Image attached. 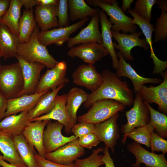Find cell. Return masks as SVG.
<instances>
[{
    "label": "cell",
    "mask_w": 167,
    "mask_h": 167,
    "mask_svg": "<svg viewBox=\"0 0 167 167\" xmlns=\"http://www.w3.org/2000/svg\"><path fill=\"white\" fill-rule=\"evenodd\" d=\"M101 74L102 83L95 91L89 94L84 104L85 108L90 107L96 101L103 99L114 100L125 106L133 105L134 100L133 92L126 81L121 80L115 73L108 70L103 71Z\"/></svg>",
    "instance_id": "1"
},
{
    "label": "cell",
    "mask_w": 167,
    "mask_h": 167,
    "mask_svg": "<svg viewBox=\"0 0 167 167\" xmlns=\"http://www.w3.org/2000/svg\"><path fill=\"white\" fill-rule=\"evenodd\" d=\"M40 28L37 26L27 42L20 43L17 54L25 61L30 62H37L44 65L48 68L54 67L59 62L50 54L46 46L38 40Z\"/></svg>",
    "instance_id": "2"
},
{
    "label": "cell",
    "mask_w": 167,
    "mask_h": 167,
    "mask_svg": "<svg viewBox=\"0 0 167 167\" xmlns=\"http://www.w3.org/2000/svg\"><path fill=\"white\" fill-rule=\"evenodd\" d=\"M89 4L99 7L109 16V21L113 24L111 29L123 33H132L137 31V26L133 21V19L126 15L118 6L116 0H87Z\"/></svg>",
    "instance_id": "3"
},
{
    "label": "cell",
    "mask_w": 167,
    "mask_h": 167,
    "mask_svg": "<svg viewBox=\"0 0 167 167\" xmlns=\"http://www.w3.org/2000/svg\"><path fill=\"white\" fill-rule=\"evenodd\" d=\"M24 81L19 63L1 66L0 92L7 100L17 97L23 91Z\"/></svg>",
    "instance_id": "4"
},
{
    "label": "cell",
    "mask_w": 167,
    "mask_h": 167,
    "mask_svg": "<svg viewBox=\"0 0 167 167\" xmlns=\"http://www.w3.org/2000/svg\"><path fill=\"white\" fill-rule=\"evenodd\" d=\"M127 122L121 126L123 135L121 142L126 143L128 135L135 128L144 126L150 121L149 109L139 92L136 93L132 107L126 112Z\"/></svg>",
    "instance_id": "5"
},
{
    "label": "cell",
    "mask_w": 167,
    "mask_h": 167,
    "mask_svg": "<svg viewBox=\"0 0 167 167\" xmlns=\"http://www.w3.org/2000/svg\"><path fill=\"white\" fill-rule=\"evenodd\" d=\"M86 113L77 118L79 122L96 124L103 122L115 113L123 111L126 106L118 101L103 99L94 102Z\"/></svg>",
    "instance_id": "6"
},
{
    "label": "cell",
    "mask_w": 167,
    "mask_h": 167,
    "mask_svg": "<svg viewBox=\"0 0 167 167\" xmlns=\"http://www.w3.org/2000/svg\"><path fill=\"white\" fill-rule=\"evenodd\" d=\"M112 37L117 42V44L113 43L115 49L119 50L124 59L133 61L134 58L131 54V49L134 47L138 46L143 48L145 50L149 48L145 39H141L139 36L143 33L141 31L127 34L122 33L111 30Z\"/></svg>",
    "instance_id": "7"
},
{
    "label": "cell",
    "mask_w": 167,
    "mask_h": 167,
    "mask_svg": "<svg viewBox=\"0 0 167 167\" xmlns=\"http://www.w3.org/2000/svg\"><path fill=\"white\" fill-rule=\"evenodd\" d=\"M66 63L64 61L58 62L54 67L48 69L40 77L35 93L53 90L68 83L69 80L66 77Z\"/></svg>",
    "instance_id": "8"
},
{
    "label": "cell",
    "mask_w": 167,
    "mask_h": 167,
    "mask_svg": "<svg viewBox=\"0 0 167 167\" xmlns=\"http://www.w3.org/2000/svg\"><path fill=\"white\" fill-rule=\"evenodd\" d=\"M119 116L117 113L107 120L94 124L93 133L100 142L104 143L106 148L111 149L113 154L115 153V147L117 145V140L120 136L117 123Z\"/></svg>",
    "instance_id": "9"
},
{
    "label": "cell",
    "mask_w": 167,
    "mask_h": 167,
    "mask_svg": "<svg viewBox=\"0 0 167 167\" xmlns=\"http://www.w3.org/2000/svg\"><path fill=\"white\" fill-rule=\"evenodd\" d=\"M126 147L136 159L135 162L131 164V167H140L141 164H145V167H167L165 154L150 152L134 141L128 143Z\"/></svg>",
    "instance_id": "10"
},
{
    "label": "cell",
    "mask_w": 167,
    "mask_h": 167,
    "mask_svg": "<svg viewBox=\"0 0 167 167\" xmlns=\"http://www.w3.org/2000/svg\"><path fill=\"white\" fill-rule=\"evenodd\" d=\"M89 19L88 17L67 27L40 31L38 40L46 47L53 44L58 46L62 45L68 40L71 34L83 27Z\"/></svg>",
    "instance_id": "11"
},
{
    "label": "cell",
    "mask_w": 167,
    "mask_h": 167,
    "mask_svg": "<svg viewBox=\"0 0 167 167\" xmlns=\"http://www.w3.org/2000/svg\"><path fill=\"white\" fill-rule=\"evenodd\" d=\"M15 57L21 68L24 81V89L17 97L23 95L35 93L40 78L41 72L45 67V66L39 62H28L18 54Z\"/></svg>",
    "instance_id": "12"
},
{
    "label": "cell",
    "mask_w": 167,
    "mask_h": 167,
    "mask_svg": "<svg viewBox=\"0 0 167 167\" xmlns=\"http://www.w3.org/2000/svg\"><path fill=\"white\" fill-rule=\"evenodd\" d=\"M44 130L43 143L46 154L54 152L68 143L78 138L75 135L69 137L63 136L62 130L64 125L56 121L49 120Z\"/></svg>",
    "instance_id": "13"
},
{
    "label": "cell",
    "mask_w": 167,
    "mask_h": 167,
    "mask_svg": "<svg viewBox=\"0 0 167 167\" xmlns=\"http://www.w3.org/2000/svg\"><path fill=\"white\" fill-rule=\"evenodd\" d=\"M160 75L164 79L159 85L148 87L144 85L139 92L143 101L149 104H156L159 110L166 114L167 113V71H165Z\"/></svg>",
    "instance_id": "14"
},
{
    "label": "cell",
    "mask_w": 167,
    "mask_h": 167,
    "mask_svg": "<svg viewBox=\"0 0 167 167\" xmlns=\"http://www.w3.org/2000/svg\"><path fill=\"white\" fill-rule=\"evenodd\" d=\"M67 54L72 58L77 57L88 64L93 65L109 54L102 45L97 42H90L71 48Z\"/></svg>",
    "instance_id": "15"
},
{
    "label": "cell",
    "mask_w": 167,
    "mask_h": 167,
    "mask_svg": "<svg viewBox=\"0 0 167 167\" xmlns=\"http://www.w3.org/2000/svg\"><path fill=\"white\" fill-rule=\"evenodd\" d=\"M84 153V148L79 144L78 138L54 152L46 154L45 158L57 164L68 165L73 163Z\"/></svg>",
    "instance_id": "16"
},
{
    "label": "cell",
    "mask_w": 167,
    "mask_h": 167,
    "mask_svg": "<svg viewBox=\"0 0 167 167\" xmlns=\"http://www.w3.org/2000/svg\"><path fill=\"white\" fill-rule=\"evenodd\" d=\"M73 82L75 84L95 91L101 85L103 79L101 74L92 65L83 64L79 66L72 74Z\"/></svg>",
    "instance_id": "17"
},
{
    "label": "cell",
    "mask_w": 167,
    "mask_h": 167,
    "mask_svg": "<svg viewBox=\"0 0 167 167\" xmlns=\"http://www.w3.org/2000/svg\"><path fill=\"white\" fill-rule=\"evenodd\" d=\"M127 11V12L133 17V23L140 28L148 45L150 49V58L152 59L154 64L153 74H162L167 67V61L160 60L156 57L152 47V35L154 30V25L139 17L131 9Z\"/></svg>",
    "instance_id": "18"
},
{
    "label": "cell",
    "mask_w": 167,
    "mask_h": 167,
    "mask_svg": "<svg viewBox=\"0 0 167 167\" xmlns=\"http://www.w3.org/2000/svg\"><path fill=\"white\" fill-rule=\"evenodd\" d=\"M119 59V66L115 74L117 77H126L132 81L134 91L135 93L139 92L141 87L144 84H161L162 80L157 78H146L139 75L129 63L126 62L119 52L116 53Z\"/></svg>",
    "instance_id": "19"
},
{
    "label": "cell",
    "mask_w": 167,
    "mask_h": 167,
    "mask_svg": "<svg viewBox=\"0 0 167 167\" xmlns=\"http://www.w3.org/2000/svg\"><path fill=\"white\" fill-rule=\"evenodd\" d=\"M99 21L98 14L92 16L86 27L74 37L69 38L66 42L67 47L71 48L81 44L90 42H97L102 45L101 33L99 28Z\"/></svg>",
    "instance_id": "20"
},
{
    "label": "cell",
    "mask_w": 167,
    "mask_h": 167,
    "mask_svg": "<svg viewBox=\"0 0 167 167\" xmlns=\"http://www.w3.org/2000/svg\"><path fill=\"white\" fill-rule=\"evenodd\" d=\"M66 94L57 95L52 109L47 113L32 119L30 122L37 120H54L62 124L65 127V131L69 134L73 127L68 116L66 108Z\"/></svg>",
    "instance_id": "21"
},
{
    "label": "cell",
    "mask_w": 167,
    "mask_h": 167,
    "mask_svg": "<svg viewBox=\"0 0 167 167\" xmlns=\"http://www.w3.org/2000/svg\"><path fill=\"white\" fill-rule=\"evenodd\" d=\"M49 120H37L29 122L22 134L31 145L35 147L38 154L45 158L46 154L43 143L44 129Z\"/></svg>",
    "instance_id": "22"
},
{
    "label": "cell",
    "mask_w": 167,
    "mask_h": 167,
    "mask_svg": "<svg viewBox=\"0 0 167 167\" xmlns=\"http://www.w3.org/2000/svg\"><path fill=\"white\" fill-rule=\"evenodd\" d=\"M49 91L50 90L45 91L38 93L23 95L8 99L5 117L19 112H28L35 107L40 99Z\"/></svg>",
    "instance_id": "23"
},
{
    "label": "cell",
    "mask_w": 167,
    "mask_h": 167,
    "mask_svg": "<svg viewBox=\"0 0 167 167\" xmlns=\"http://www.w3.org/2000/svg\"><path fill=\"white\" fill-rule=\"evenodd\" d=\"M29 122L28 112L10 115L0 122V131L12 137L22 134Z\"/></svg>",
    "instance_id": "24"
},
{
    "label": "cell",
    "mask_w": 167,
    "mask_h": 167,
    "mask_svg": "<svg viewBox=\"0 0 167 167\" xmlns=\"http://www.w3.org/2000/svg\"><path fill=\"white\" fill-rule=\"evenodd\" d=\"M19 44L18 36L0 23V55L4 60L15 57Z\"/></svg>",
    "instance_id": "25"
},
{
    "label": "cell",
    "mask_w": 167,
    "mask_h": 167,
    "mask_svg": "<svg viewBox=\"0 0 167 167\" xmlns=\"http://www.w3.org/2000/svg\"><path fill=\"white\" fill-rule=\"evenodd\" d=\"M58 5L48 6L37 5L35 7L34 17L37 26L41 31H46L58 26Z\"/></svg>",
    "instance_id": "26"
},
{
    "label": "cell",
    "mask_w": 167,
    "mask_h": 167,
    "mask_svg": "<svg viewBox=\"0 0 167 167\" xmlns=\"http://www.w3.org/2000/svg\"><path fill=\"white\" fill-rule=\"evenodd\" d=\"M98 14L101 26L102 45L106 49L111 58L113 68L117 70L118 67L119 61L112 40L111 30L112 25L108 20L106 14L104 11L100 10Z\"/></svg>",
    "instance_id": "27"
},
{
    "label": "cell",
    "mask_w": 167,
    "mask_h": 167,
    "mask_svg": "<svg viewBox=\"0 0 167 167\" xmlns=\"http://www.w3.org/2000/svg\"><path fill=\"white\" fill-rule=\"evenodd\" d=\"M88 95L83 89L76 87L71 88L66 94V108L73 127L76 124L77 111L81 105L87 101Z\"/></svg>",
    "instance_id": "28"
},
{
    "label": "cell",
    "mask_w": 167,
    "mask_h": 167,
    "mask_svg": "<svg viewBox=\"0 0 167 167\" xmlns=\"http://www.w3.org/2000/svg\"><path fill=\"white\" fill-rule=\"evenodd\" d=\"M0 151L4 160L18 167H27L20 158L15 146L12 138L0 131Z\"/></svg>",
    "instance_id": "29"
},
{
    "label": "cell",
    "mask_w": 167,
    "mask_h": 167,
    "mask_svg": "<svg viewBox=\"0 0 167 167\" xmlns=\"http://www.w3.org/2000/svg\"><path fill=\"white\" fill-rule=\"evenodd\" d=\"M12 138L19 156L27 166L38 167L34 156L36 152L22 134Z\"/></svg>",
    "instance_id": "30"
},
{
    "label": "cell",
    "mask_w": 167,
    "mask_h": 167,
    "mask_svg": "<svg viewBox=\"0 0 167 167\" xmlns=\"http://www.w3.org/2000/svg\"><path fill=\"white\" fill-rule=\"evenodd\" d=\"M65 86V84H62L55 89L49 91L40 99L35 107L28 112L30 122L32 119L51 111L54 107L58 93Z\"/></svg>",
    "instance_id": "31"
},
{
    "label": "cell",
    "mask_w": 167,
    "mask_h": 167,
    "mask_svg": "<svg viewBox=\"0 0 167 167\" xmlns=\"http://www.w3.org/2000/svg\"><path fill=\"white\" fill-rule=\"evenodd\" d=\"M22 4L20 0H11L9 8L0 20L18 36L19 35V24L21 17Z\"/></svg>",
    "instance_id": "32"
},
{
    "label": "cell",
    "mask_w": 167,
    "mask_h": 167,
    "mask_svg": "<svg viewBox=\"0 0 167 167\" xmlns=\"http://www.w3.org/2000/svg\"><path fill=\"white\" fill-rule=\"evenodd\" d=\"M67 5L69 18L72 21L78 19L81 20L89 16L92 17L98 14L100 10L91 7L84 0H68Z\"/></svg>",
    "instance_id": "33"
},
{
    "label": "cell",
    "mask_w": 167,
    "mask_h": 167,
    "mask_svg": "<svg viewBox=\"0 0 167 167\" xmlns=\"http://www.w3.org/2000/svg\"><path fill=\"white\" fill-rule=\"evenodd\" d=\"M37 26L33 9H25L21 16L19 24L18 37L19 44L28 41Z\"/></svg>",
    "instance_id": "34"
},
{
    "label": "cell",
    "mask_w": 167,
    "mask_h": 167,
    "mask_svg": "<svg viewBox=\"0 0 167 167\" xmlns=\"http://www.w3.org/2000/svg\"><path fill=\"white\" fill-rule=\"evenodd\" d=\"M149 110L150 122L154 127L155 133L164 139L167 138V116L157 111L144 101Z\"/></svg>",
    "instance_id": "35"
},
{
    "label": "cell",
    "mask_w": 167,
    "mask_h": 167,
    "mask_svg": "<svg viewBox=\"0 0 167 167\" xmlns=\"http://www.w3.org/2000/svg\"><path fill=\"white\" fill-rule=\"evenodd\" d=\"M154 131V127L150 122L144 126L134 128L128 135V137L150 148V139Z\"/></svg>",
    "instance_id": "36"
},
{
    "label": "cell",
    "mask_w": 167,
    "mask_h": 167,
    "mask_svg": "<svg viewBox=\"0 0 167 167\" xmlns=\"http://www.w3.org/2000/svg\"><path fill=\"white\" fill-rule=\"evenodd\" d=\"M156 1V0H137L132 10L139 17L150 23L152 8Z\"/></svg>",
    "instance_id": "37"
},
{
    "label": "cell",
    "mask_w": 167,
    "mask_h": 167,
    "mask_svg": "<svg viewBox=\"0 0 167 167\" xmlns=\"http://www.w3.org/2000/svg\"><path fill=\"white\" fill-rule=\"evenodd\" d=\"M103 150L101 147L94 150L89 157L82 159H77L74 163L77 167H99L104 165L102 160L103 155L99 154Z\"/></svg>",
    "instance_id": "38"
},
{
    "label": "cell",
    "mask_w": 167,
    "mask_h": 167,
    "mask_svg": "<svg viewBox=\"0 0 167 167\" xmlns=\"http://www.w3.org/2000/svg\"><path fill=\"white\" fill-rule=\"evenodd\" d=\"M154 28L155 42L166 41L167 39V13L161 11V15L156 19Z\"/></svg>",
    "instance_id": "39"
},
{
    "label": "cell",
    "mask_w": 167,
    "mask_h": 167,
    "mask_svg": "<svg viewBox=\"0 0 167 167\" xmlns=\"http://www.w3.org/2000/svg\"><path fill=\"white\" fill-rule=\"evenodd\" d=\"M67 1V0H59L57 15L59 28H63L69 26Z\"/></svg>",
    "instance_id": "40"
},
{
    "label": "cell",
    "mask_w": 167,
    "mask_h": 167,
    "mask_svg": "<svg viewBox=\"0 0 167 167\" xmlns=\"http://www.w3.org/2000/svg\"><path fill=\"white\" fill-rule=\"evenodd\" d=\"M150 143L152 152H161L164 154L167 152V140L154 132L151 136Z\"/></svg>",
    "instance_id": "41"
},
{
    "label": "cell",
    "mask_w": 167,
    "mask_h": 167,
    "mask_svg": "<svg viewBox=\"0 0 167 167\" xmlns=\"http://www.w3.org/2000/svg\"><path fill=\"white\" fill-rule=\"evenodd\" d=\"M94 124L86 122H79L72 127L71 132L78 138L90 133H93Z\"/></svg>",
    "instance_id": "42"
},
{
    "label": "cell",
    "mask_w": 167,
    "mask_h": 167,
    "mask_svg": "<svg viewBox=\"0 0 167 167\" xmlns=\"http://www.w3.org/2000/svg\"><path fill=\"white\" fill-rule=\"evenodd\" d=\"M100 141L95 134L91 133L78 138L79 144L82 147L91 149L97 146Z\"/></svg>",
    "instance_id": "43"
},
{
    "label": "cell",
    "mask_w": 167,
    "mask_h": 167,
    "mask_svg": "<svg viewBox=\"0 0 167 167\" xmlns=\"http://www.w3.org/2000/svg\"><path fill=\"white\" fill-rule=\"evenodd\" d=\"M38 167H77L74 163L68 165H62L49 161L36 153L34 155Z\"/></svg>",
    "instance_id": "44"
},
{
    "label": "cell",
    "mask_w": 167,
    "mask_h": 167,
    "mask_svg": "<svg viewBox=\"0 0 167 167\" xmlns=\"http://www.w3.org/2000/svg\"><path fill=\"white\" fill-rule=\"evenodd\" d=\"M109 149L105 147L103 148L102 152L104 155L102 159V161L104 163L105 167H115L113 160L110 156Z\"/></svg>",
    "instance_id": "45"
},
{
    "label": "cell",
    "mask_w": 167,
    "mask_h": 167,
    "mask_svg": "<svg viewBox=\"0 0 167 167\" xmlns=\"http://www.w3.org/2000/svg\"><path fill=\"white\" fill-rule=\"evenodd\" d=\"M7 104V99L0 92V122L4 118Z\"/></svg>",
    "instance_id": "46"
},
{
    "label": "cell",
    "mask_w": 167,
    "mask_h": 167,
    "mask_svg": "<svg viewBox=\"0 0 167 167\" xmlns=\"http://www.w3.org/2000/svg\"><path fill=\"white\" fill-rule=\"evenodd\" d=\"M10 2V0H0V20L6 12Z\"/></svg>",
    "instance_id": "47"
},
{
    "label": "cell",
    "mask_w": 167,
    "mask_h": 167,
    "mask_svg": "<svg viewBox=\"0 0 167 167\" xmlns=\"http://www.w3.org/2000/svg\"><path fill=\"white\" fill-rule=\"evenodd\" d=\"M23 6L26 9L28 10L33 8V7L37 5V0H20Z\"/></svg>",
    "instance_id": "48"
},
{
    "label": "cell",
    "mask_w": 167,
    "mask_h": 167,
    "mask_svg": "<svg viewBox=\"0 0 167 167\" xmlns=\"http://www.w3.org/2000/svg\"><path fill=\"white\" fill-rule=\"evenodd\" d=\"M37 5L48 6L58 5L59 0H37Z\"/></svg>",
    "instance_id": "49"
},
{
    "label": "cell",
    "mask_w": 167,
    "mask_h": 167,
    "mask_svg": "<svg viewBox=\"0 0 167 167\" xmlns=\"http://www.w3.org/2000/svg\"><path fill=\"white\" fill-rule=\"evenodd\" d=\"M122 5L121 9L124 13L126 12L127 10L131 9V5L134 2V0H122Z\"/></svg>",
    "instance_id": "50"
},
{
    "label": "cell",
    "mask_w": 167,
    "mask_h": 167,
    "mask_svg": "<svg viewBox=\"0 0 167 167\" xmlns=\"http://www.w3.org/2000/svg\"><path fill=\"white\" fill-rule=\"evenodd\" d=\"M156 3L158 5L159 9L161 10V11L166 12L167 11V0H156Z\"/></svg>",
    "instance_id": "51"
},
{
    "label": "cell",
    "mask_w": 167,
    "mask_h": 167,
    "mask_svg": "<svg viewBox=\"0 0 167 167\" xmlns=\"http://www.w3.org/2000/svg\"><path fill=\"white\" fill-rule=\"evenodd\" d=\"M0 166L2 167H18L13 165L7 163L2 159H0Z\"/></svg>",
    "instance_id": "52"
},
{
    "label": "cell",
    "mask_w": 167,
    "mask_h": 167,
    "mask_svg": "<svg viewBox=\"0 0 167 167\" xmlns=\"http://www.w3.org/2000/svg\"><path fill=\"white\" fill-rule=\"evenodd\" d=\"M0 159H2L4 160L3 157L0 154Z\"/></svg>",
    "instance_id": "53"
},
{
    "label": "cell",
    "mask_w": 167,
    "mask_h": 167,
    "mask_svg": "<svg viewBox=\"0 0 167 167\" xmlns=\"http://www.w3.org/2000/svg\"><path fill=\"white\" fill-rule=\"evenodd\" d=\"M1 57V56H0V58ZM1 66V64H0V68Z\"/></svg>",
    "instance_id": "54"
},
{
    "label": "cell",
    "mask_w": 167,
    "mask_h": 167,
    "mask_svg": "<svg viewBox=\"0 0 167 167\" xmlns=\"http://www.w3.org/2000/svg\"><path fill=\"white\" fill-rule=\"evenodd\" d=\"M0 167H1V166H0Z\"/></svg>",
    "instance_id": "55"
}]
</instances>
